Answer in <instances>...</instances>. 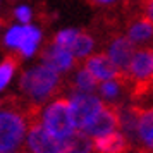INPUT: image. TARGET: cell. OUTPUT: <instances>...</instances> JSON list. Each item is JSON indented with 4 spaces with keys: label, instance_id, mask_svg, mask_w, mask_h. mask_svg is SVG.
Returning a JSON list of instances; mask_svg holds the SVG:
<instances>
[{
    "label": "cell",
    "instance_id": "6da1fadb",
    "mask_svg": "<svg viewBox=\"0 0 153 153\" xmlns=\"http://www.w3.org/2000/svg\"><path fill=\"white\" fill-rule=\"evenodd\" d=\"M19 88L31 100V103L42 105L60 91V76L57 71L42 64L22 72Z\"/></svg>",
    "mask_w": 153,
    "mask_h": 153
},
{
    "label": "cell",
    "instance_id": "e0dca14e",
    "mask_svg": "<svg viewBox=\"0 0 153 153\" xmlns=\"http://www.w3.org/2000/svg\"><path fill=\"white\" fill-rule=\"evenodd\" d=\"M24 35H26V31H24V26H14V28H10L5 33V40L4 43L10 47V48H19L21 47L22 40H24Z\"/></svg>",
    "mask_w": 153,
    "mask_h": 153
},
{
    "label": "cell",
    "instance_id": "7402d4cb",
    "mask_svg": "<svg viewBox=\"0 0 153 153\" xmlns=\"http://www.w3.org/2000/svg\"><path fill=\"white\" fill-rule=\"evenodd\" d=\"M4 26H5V21H4V19L0 17V28H4Z\"/></svg>",
    "mask_w": 153,
    "mask_h": 153
},
{
    "label": "cell",
    "instance_id": "4fadbf2b",
    "mask_svg": "<svg viewBox=\"0 0 153 153\" xmlns=\"http://www.w3.org/2000/svg\"><path fill=\"white\" fill-rule=\"evenodd\" d=\"M153 136V107L141 108L139 107V117H138V141L143 145L148 143V139Z\"/></svg>",
    "mask_w": 153,
    "mask_h": 153
},
{
    "label": "cell",
    "instance_id": "7a4b0ae2",
    "mask_svg": "<svg viewBox=\"0 0 153 153\" xmlns=\"http://www.w3.org/2000/svg\"><path fill=\"white\" fill-rule=\"evenodd\" d=\"M42 126L55 139H64L76 131L71 117L69 98L60 97L53 100L50 105H47L42 114Z\"/></svg>",
    "mask_w": 153,
    "mask_h": 153
},
{
    "label": "cell",
    "instance_id": "5b68a950",
    "mask_svg": "<svg viewBox=\"0 0 153 153\" xmlns=\"http://www.w3.org/2000/svg\"><path fill=\"white\" fill-rule=\"evenodd\" d=\"M114 131H119L117 103H103L102 110L98 112L83 129V132L88 134L91 139L105 136V134H110Z\"/></svg>",
    "mask_w": 153,
    "mask_h": 153
},
{
    "label": "cell",
    "instance_id": "44dd1931",
    "mask_svg": "<svg viewBox=\"0 0 153 153\" xmlns=\"http://www.w3.org/2000/svg\"><path fill=\"white\" fill-rule=\"evenodd\" d=\"M98 4H112V2H115V0H95Z\"/></svg>",
    "mask_w": 153,
    "mask_h": 153
},
{
    "label": "cell",
    "instance_id": "2e32d148",
    "mask_svg": "<svg viewBox=\"0 0 153 153\" xmlns=\"http://www.w3.org/2000/svg\"><path fill=\"white\" fill-rule=\"evenodd\" d=\"M19 60H21V57L17 53H7V57L2 60V64H0V90L4 86H7V83L10 81V77L14 74V71L19 65Z\"/></svg>",
    "mask_w": 153,
    "mask_h": 153
},
{
    "label": "cell",
    "instance_id": "ffe728a7",
    "mask_svg": "<svg viewBox=\"0 0 153 153\" xmlns=\"http://www.w3.org/2000/svg\"><path fill=\"white\" fill-rule=\"evenodd\" d=\"M143 17L153 22V0H145L143 2Z\"/></svg>",
    "mask_w": 153,
    "mask_h": 153
},
{
    "label": "cell",
    "instance_id": "277c9868",
    "mask_svg": "<svg viewBox=\"0 0 153 153\" xmlns=\"http://www.w3.org/2000/svg\"><path fill=\"white\" fill-rule=\"evenodd\" d=\"M69 105L72 124L77 131H83L86 124L102 110L103 102L91 93H74L69 98Z\"/></svg>",
    "mask_w": 153,
    "mask_h": 153
},
{
    "label": "cell",
    "instance_id": "52a82bcc",
    "mask_svg": "<svg viewBox=\"0 0 153 153\" xmlns=\"http://www.w3.org/2000/svg\"><path fill=\"white\" fill-rule=\"evenodd\" d=\"M40 59H42V62L45 64V65H48L50 69L57 71V72H67V71L72 69L74 64H76V59H74V55L71 53L69 50L59 47V45H55L53 42L48 43V45L42 50Z\"/></svg>",
    "mask_w": 153,
    "mask_h": 153
},
{
    "label": "cell",
    "instance_id": "d6986e66",
    "mask_svg": "<svg viewBox=\"0 0 153 153\" xmlns=\"http://www.w3.org/2000/svg\"><path fill=\"white\" fill-rule=\"evenodd\" d=\"M16 17H17V21H21L22 24H28L29 21H31V10H29V7H26V5H19V7L14 10Z\"/></svg>",
    "mask_w": 153,
    "mask_h": 153
},
{
    "label": "cell",
    "instance_id": "30bf717a",
    "mask_svg": "<svg viewBox=\"0 0 153 153\" xmlns=\"http://www.w3.org/2000/svg\"><path fill=\"white\" fill-rule=\"evenodd\" d=\"M117 115H119V131L122 134H126V138L134 145L138 141L139 107L138 105H119L117 103Z\"/></svg>",
    "mask_w": 153,
    "mask_h": 153
},
{
    "label": "cell",
    "instance_id": "7c38bea8",
    "mask_svg": "<svg viewBox=\"0 0 153 153\" xmlns=\"http://www.w3.org/2000/svg\"><path fill=\"white\" fill-rule=\"evenodd\" d=\"M95 47V40H93V36L88 35L86 31H77V36L76 40L72 42L71 45V53L74 55L76 60L79 59H86V57L91 53V50Z\"/></svg>",
    "mask_w": 153,
    "mask_h": 153
},
{
    "label": "cell",
    "instance_id": "5bb4252c",
    "mask_svg": "<svg viewBox=\"0 0 153 153\" xmlns=\"http://www.w3.org/2000/svg\"><path fill=\"white\" fill-rule=\"evenodd\" d=\"M24 31H26L24 40H22L21 47H19L17 50H19V55L31 57L36 52V48H38V43H40V40H42V33H40L38 28L29 26V24H24Z\"/></svg>",
    "mask_w": 153,
    "mask_h": 153
},
{
    "label": "cell",
    "instance_id": "9a60e30c",
    "mask_svg": "<svg viewBox=\"0 0 153 153\" xmlns=\"http://www.w3.org/2000/svg\"><path fill=\"white\" fill-rule=\"evenodd\" d=\"M98 83L100 81L97 77L83 67L77 71L76 77H74V90H76V93H93L98 88Z\"/></svg>",
    "mask_w": 153,
    "mask_h": 153
},
{
    "label": "cell",
    "instance_id": "8fae6325",
    "mask_svg": "<svg viewBox=\"0 0 153 153\" xmlns=\"http://www.w3.org/2000/svg\"><path fill=\"white\" fill-rule=\"evenodd\" d=\"M127 38L131 40L132 45H143L153 40V22L148 21L146 17H141L134 21L127 29Z\"/></svg>",
    "mask_w": 153,
    "mask_h": 153
},
{
    "label": "cell",
    "instance_id": "603a6c76",
    "mask_svg": "<svg viewBox=\"0 0 153 153\" xmlns=\"http://www.w3.org/2000/svg\"><path fill=\"white\" fill-rule=\"evenodd\" d=\"M152 57H153V50H152ZM152 91H153V83H152Z\"/></svg>",
    "mask_w": 153,
    "mask_h": 153
},
{
    "label": "cell",
    "instance_id": "3957f363",
    "mask_svg": "<svg viewBox=\"0 0 153 153\" xmlns=\"http://www.w3.org/2000/svg\"><path fill=\"white\" fill-rule=\"evenodd\" d=\"M26 120L19 112H0V153L12 152L22 143Z\"/></svg>",
    "mask_w": 153,
    "mask_h": 153
},
{
    "label": "cell",
    "instance_id": "8992f818",
    "mask_svg": "<svg viewBox=\"0 0 153 153\" xmlns=\"http://www.w3.org/2000/svg\"><path fill=\"white\" fill-rule=\"evenodd\" d=\"M86 71H90L98 81H108V79H120L126 74L115 67V64L110 60V57L107 53H95V55H88L84 59V65Z\"/></svg>",
    "mask_w": 153,
    "mask_h": 153
},
{
    "label": "cell",
    "instance_id": "ac0fdd59",
    "mask_svg": "<svg viewBox=\"0 0 153 153\" xmlns=\"http://www.w3.org/2000/svg\"><path fill=\"white\" fill-rule=\"evenodd\" d=\"M77 31L79 29H62V31H59L55 35V38H53V43L55 45H59V47H62V48H71V45H72V42L76 40L77 36ZM71 52V50H69Z\"/></svg>",
    "mask_w": 153,
    "mask_h": 153
},
{
    "label": "cell",
    "instance_id": "ba28073f",
    "mask_svg": "<svg viewBox=\"0 0 153 153\" xmlns=\"http://www.w3.org/2000/svg\"><path fill=\"white\" fill-rule=\"evenodd\" d=\"M134 45L131 43V40L127 36H115L108 45L107 55L110 57V60L115 64L120 72H127V67L131 64V59L134 55Z\"/></svg>",
    "mask_w": 153,
    "mask_h": 153
},
{
    "label": "cell",
    "instance_id": "9c48e42d",
    "mask_svg": "<svg viewBox=\"0 0 153 153\" xmlns=\"http://www.w3.org/2000/svg\"><path fill=\"white\" fill-rule=\"evenodd\" d=\"M132 148L134 145L120 131L93 138V153H129Z\"/></svg>",
    "mask_w": 153,
    "mask_h": 153
}]
</instances>
